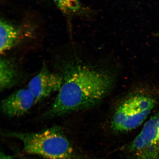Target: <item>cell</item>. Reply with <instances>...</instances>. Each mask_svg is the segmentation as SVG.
<instances>
[{
	"instance_id": "1",
	"label": "cell",
	"mask_w": 159,
	"mask_h": 159,
	"mask_svg": "<svg viewBox=\"0 0 159 159\" xmlns=\"http://www.w3.org/2000/svg\"><path fill=\"white\" fill-rule=\"evenodd\" d=\"M114 83L112 75L83 65L70 69L53 104L44 114L66 115L94 106L106 96Z\"/></svg>"
},
{
	"instance_id": "2",
	"label": "cell",
	"mask_w": 159,
	"mask_h": 159,
	"mask_svg": "<svg viewBox=\"0 0 159 159\" xmlns=\"http://www.w3.org/2000/svg\"><path fill=\"white\" fill-rule=\"evenodd\" d=\"M5 136L18 139L29 154L49 159H79L72 145L59 127L35 133L7 132Z\"/></svg>"
},
{
	"instance_id": "3",
	"label": "cell",
	"mask_w": 159,
	"mask_h": 159,
	"mask_svg": "<svg viewBox=\"0 0 159 159\" xmlns=\"http://www.w3.org/2000/svg\"><path fill=\"white\" fill-rule=\"evenodd\" d=\"M156 104L154 99L147 95H134L127 99L115 111L111 124L112 130L124 133L138 128L146 120Z\"/></svg>"
},
{
	"instance_id": "4",
	"label": "cell",
	"mask_w": 159,
	"mask_h": 159,
	"mask_svg": "<svg viewBox=\"0 0 159 159\" xmlns=\"http://www.w3.org/2000/svg\"><path fill=\"white\" fill-rule=\"evenodd\" d=\"M126 150L133 159H159V112L145 123Z\"/></svg>"
},
{
	"instance_id": "5",
	"label": "cell",
	"mask_w": 159,
	"mask_h": 159,
	"mask_svg": "<svg viewBox=\"0 0 159 159\" xmlns=\"http://www.w3.org/2000/svg\"><path fill=\"white\" fill-rule=\"evenodd\" d=\"M63 80L62 77L51 72L44 65L37 74L30 81L27 88L34 96L37 103L53 93L58 92Z\"/></svg>"
},
{
	"instance_id": "6",
	"label": "cell",
	"mask_w": 159,
	"mask_h": 159,
	"mask_svg": "<svg viewBox=\"0 0 159 159\" xmlns=\"http://www.w3.org/2000/svg\"><path fill=\"white\" fill-rule=\"evenodd\" d=\"M35 104L34 96L27 88L16 91L3 99L1 108L7 116L16 117L25 114Z\"/></svg>"
},
{
	"instance_id": "7",
	"label": "cell",
	"mask_w": 159,
	"mask_h": 159,
	"mask_svg": "<svg viewBox=\"0 0 159 159\" xmlns=\"http://www.w3.org/2000/svg\"><path fill=\"white\" fill-rule=\"evenodd\" d=\"M23 32L18 27L1 20L0 22V52L4 54L19 44Z\"/></svg>"
},
{
	"instance_id": "8",
	"label": "cell",
	"mask_w": 159,
	"mask_h": 159,
	"mask_svg": "<svg viewBox=\"0 0 159 159\" xmlns=\"http://www.w3.org/2000/svg\"><path fill=\"white\" fill-rule=\"evenodd\" d=\"M18 73L11 60L1 57L0 61V90L1 92L12 88L17 84Z\"/></svg>"
},
{
	"instance_id": "9",
	"label": "cell",
	"mask_w": 159,
	"mask_h": 159,
	"mask_svg": "<svg viewBox=\"0 0 159 159\" xmlns=\"http://www.w3.org/2000/svg\"><path fill=\"white\" fill-rule=\"evenodd\" d=\"M58 8L65 14L74 12L79 9L78 0H53Z\"/></svg>"
},
{
	"instance_id": "10",
	"label": "cell",
	"mask_w": 159,
	"mask_h": 159,
	"mask_svg": "<svg viewBox=\"0 0 159 159\" xmlns=\"http://www.w3.org/2000/svg\"><path fill=\"white\" fill-rule=\"evenodd\" d=\"M1 159H13V158L12 157L6 155L3 152H1Z\"/></svg>"
}]
</instances>
